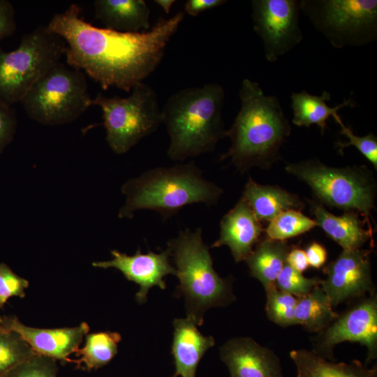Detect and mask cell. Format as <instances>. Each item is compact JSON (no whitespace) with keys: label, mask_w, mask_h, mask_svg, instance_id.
<instances>
[{"label":"cell","mask_w":377,"mask_h":377,"mask_svg":"<svg viewBox=\"0 0 377 377\" xmlns=\"http://www.w3.org/2000/svg\"><path fill=\"white\" fill-rule=\"evenodd\" d=\"M80 12L72 4L46 25L66 42V62L104 90L116 87L127 92L155 71L184 17L179 11L159 18L148 31L129 33L96 27L80 17Z\"/></svg>","instance_id":"1"},{"label":"cell","mask_w":377,"mask_h":377,"mask_svg":"<svg viewBox=\"0 0 377 377\" xmlns=\"http://www.w3.org/2000/svg\"><path fill=\"white\" fill-rule=\"evenodd\" d=\"M341 127L340 133L348 138V142H337L339 151L342 152L346 147H355L377 169V138L372 133L358 136L353 133L350 126H346L338 115L333 117Z\"/></svg>","instance_id":"32"},{"label":"cell","mask_w":377,"mask_h":377,"mask_svg":"<svg viewBox=\"0 0 377 377\" xmlns=\"http://www.w3.org/2000/svg\"><path fill=\"white\" fill-rule=\"evenodd\" d=\"M58 370L56 360L35 354L13 367L3 377H57Z\"/></svg>","instance_id":"31"},{"label":"cell","mask_w":377,"mask_h":377,"mask_svg":"<svg viewBox=\"0 0 377 377\" xmlns=\"http://www.w3.org/2000/svg\"><path fill=\"white\" fill-rule=\"evenodd\" d=\"M224 99V89L216 83L182 89L168 98L161 111L171 160L182 161L212 151L226 137Z\"/></svg>","instance_id":"3"},{"label":"cell","mask_w":377,"mask_h":377,"mask_svg":"<svg viewBox=\"0 0 377 377\" xmlns=\"http://www.w3.org/2000/svg\"><path fill=\"white\" fill-rule=\"evenodd\" d=\"M154 1L157 5H158L167 14L170 13L171 7L172 4L175 2V0H155Z\"/></svg>","instance_id":"39"},{"label":"cell","mask_w":377,"mask_h":377,"mask_svg":"<svg viewBox=\"0 0 377 377\" xmlns=\"http://www.w3.org/2000/svg\"><path fill=\"white\" fill-rule=\"evenodd\" d=\"M309 204L318 226L343 250L361 249L372 239L371 227H364L366 222L370 224L369 221L361 220L358 212L347 211L343 215L336 216L320 204L313 201H309Z\"/></svg>","instance_id":"19"},{"label":"cell","mask_w":377,"mask_h":377,"mask_svg":"<svg viewBox=\"0 0 377 377\" xmlns=\"http://www.w3.org/2000/svg\"><path fill=\"white\" fill-rule=\"evenodd\" d=\"M16 30L15 9L8 0H0V41L11 36Z\"/></svg>","instance_id":"35"},{"label":"cell","mask_w":377,"mask_h":377,"mask_svg":"<svg viewBox=\"0 0 377 377\" xmlns=\"http://www.w3.org/2000/svg\"><path fill=\"white\" fill-rule=\"evenodd\" d=\"M286 263L302 273L309 267L305 251L297 247L290 249L286 257Z\"/></svg>","instance_id":"38"},{"label":"cell","mask_w":377,"mask_h":377,"mask_svg":"<svg viewBox=\"0 0 377 377\" xmlns=\"http://www.w3.org/2000/svg\"><path fill=\"white\" fill-rule=\"evenodd\" d=\"M66 47L61 37L40 25L23 35L15 50L0 47V102L11 107L20 102L59 62Z\"/></svg>","instance_id":"6"},{"label":"cell","mask_w":377,"mask_h":377,"mask_svg":"<svg viewBox=\"0 0 377 377\" xmlns=\"http://www.w3.org/2000/svg\"><path fill=\"white\" fill-rule=\"evenodd\" d=\"M241 107L234 123L226 131L231 140L220 158H230L238 170L254 166L269 168L279 158V150L291 133L279 98L265 95L257 82L243 80L239 91Z\"/></svg>","instance_id":"2"},{"label":"cell","mask_w":377,"mask_h":377,"mask_svg":"<svg viewBox=\"0 0 377 377\" xmlns=\"http://www.w3.org/2000/svg\"><path fill=\"white\" fill-rule=\"evenodd\" d=\"M230 377H283L279 357L251 338H234L220 348Z\"/></svg>","instance_id":"16"},{"label":"cell","mask_w":377,"mask_h":377,"mask_svg":"<svg viewBox=\"0 0 377 377\" xmlns=\"http://www.w3.org/2000/svg\"><path fill=\"white\" fill-rule=\"evenodd\" d=\"M121 336L116 332H98L87 334L82 348L75 353L78 360H72L77 368L91 371L108 364L118 352Z\"/></svg>","instance_id":"26"},{"label":"cell","mask_w":377,"mask_h":377,"mask_svg":"<svg viewBox=\"0 0 377 377\" xmlns=\"http://www.w3.org/2000/svg\"><path fill=\"white\" fill-rule=\"evenodd\" d=\"M290 357L297 377H377L376 367L369 368L357 360L334 362L305 349L293 350Z\"/></svg>","instance_id":"22"},{"label":"cell","mask_w":377,"mask_h":377,"mask_svg":"<svg viewBox=\"0 0 377 377\" xmlns=\"http://www.w3.org/2000/svg\"><path fill=\"white\" fill-rule=\"evenodd\" d=\"M220 228L219 239L210 247L228 246L236 263L247 258L265 231L248 204L242 198L223 216Z\"/></svg>","instance_id":"17"},{"label":"cell","mask_w":377,"mask_h":377,"mask_svg":"<svg viewBox=\"0 0 377 377\" xmlns=\"http://www.w3.org/2000/svg\"><path fill=\"white\" fill-rule=\"evenodd\" d=\"M332 306L325 291L316 286L307 294L297 297L296 325H301L310 332L323 331L339 316Z\"/></svg>","instance_id":"25"},{"label":"cell","mask_w":377,"mask_h":377,"mask_svg":"<svg viewBox=\"0 0 377 377\" xmlns=\"http://www.w3.org/2000/svg\"><path fill=\"white\" fill-rule=\"evenodd\" d=\"M370 253L362 249L343 250L323 269L327 277L320 286L333 306L372 291Z\"/></svg>","instance_id":"13"},{"label":"cell","mask_w":377,"mask_h":377,"mask_svg":"<svg viewBox=\"0 0 377 377\" xmlns=\"http://www.w3.org/2000/svg\"><path fill=\"white\" fill-rule=\"evenodd\" d=\"M29 286L27 279L17 275L6 264L0 263V309L12 297H24Z\"/></svg>","instance_id":"33"},{"label":"cell","mask_w":377,"mask_h":377,"mask_svg":"<svg viewBox=\"0 0 377 377\" xmlns=\"http://www.w3.org/2000/svg\"><path fill=\"white\" fill-rule=\"evenodd\" d=\"M121 192L126 200L119 212L121 219H131L135 212L148 209L165 219L189 205H214L223 194L222 188L207 180L193 162L150 169L125 182Z\"/></svg>","instance_id":"4"},{"label":"cell","mask_w":377,"mask_h":377,"mask_svg":"<svg viewBox=\"0 0 377 377\" xmlns=\"http://www.w3.org/2000/svg\"><path fill=\"white\" fill-rule=\"evenodd\" d=\"M95 18L106 29L136 33L150 29V9L143 0H96Z\"/></svg>","instance_id":"20"},{"label":"cell","mask_w":377,"mask_h":377,"mask_svg":"<svg viewBox=\"0 0 377 377\" xmlns=\"http://www.w3.org/2000/svg\"><path fill=\"white\" fill-rule=\"evenodd\" d=\"M265 291L266 312L268 318L282 327L296 325L295 309L297 298L278 289L276 285L267 288Z\"/></svg>","instance_id":"29"},{"label":"cell","mask_w":377,"mask_h":377,"mask_svg":"<svg viewBox=\"0 0 377 377\" xmlns=\"http://www.w3.org/2000/svg\"><path fill=\"white\" fill-rule=\"evenodd\" d=\"M167 249L179 281L177 292L186 300L187 316L202 325L204 313L209 308L223 306L232 300L229 281L220 277L214 270L200 228L195 231L188 228L181 231L168 242Z\"/></svg>","instance_id":"5"},{"label":"cell","mask_w":377,"mask_h":377,"mask_svg":"<svg viewBox=\"0 0 377 377\" xmlns=\"http://www.w3.org/2000/svg\"><path fill=\"white\" fill-rule=\"evenodd\" d=\"M285 169L305 182L322 203L360 212L369 221L375 186L363 167L334 168L312 159L289 163Z\"/></svg>","instance_id":"9"},{"label":"cell","mask_w":377,"mask_h":377,"mask_svg":"<svg viewBox=\"0 0 377 377\" xmlns=\"http://www.w3.org/2000/svg\"><path fill=\"white\" fill-rule=\"evenodd\" d=\"M322 281L316 277H305L302 272L286 263L278 275L275 284L278 289L298 297L320 286Z\"/></svg>","instance_id":"30"},{"label":"cell","mask_w":377,"mask_h":377,"mask_svg":"<svg viewBox=\"0 0 377 377\" xmlns=\"http://www.w3.org/2000/svg\"><path fill=\"white\" fill-rule=\"evenodd\" d=\"M111 254L113 258L110 260L94 262L92 265L103 269H117L126 279L139 285L140 290L135 294V299L140 304L147 301L151 288L158 286L162 290L165 289L163 278L168 274H176L167 249L159 253L149 251L143 254L139 249L133 256L117 250L112 251Z\"/></svg>","instance_id":"14"},{"label":"cell","mask_w":377,"mask_h":377,"mask_svg":"<svg viewBox=\"0 0 377 377\" xmlns=\"http://www.w3.org/2000/svg\"><path fill=\"white\" fill-rule=\"evenodd\" d=\"M83 71L58 62L45 73L21 99L28 116L46 125L77 119L91 105Z\"/></svg>","instance_id":"7"},{"label":"cell","mask_w":377,"mask_h":377,"mask_svg":"<svg viewBox=\"0 0 377 377\" xmlns=\"http://www.w3.org/2000/svg\"><path fill=\"white\" fill-rule=\"evenodd\" d=\"M301 11L335 48L377 38L376 0H301Z\"/></svg>","instance_id":"10"},{"label":"cell","mask_w":377,"mask_h":377,"mask_svg":"<svg viewBox=\"0 0 377 377\" xmlns=\"http://www.w3.org/2000/svg\"><path fill=\"white\" fill-rule=\"evenodd\" d=\"M17 127L15 110L0 102V154L13 140Z\"/></svg>","instance_id":"34"},{"label":"cell","mask_w":377,"mask_h":377,"mask_svg":"<svg viewBox=\"0 0 377 377\" xmlns=\"http://www.w3.org/2000/svg\"><path fill=\"white\" fill-rule=\"evenodd\" d=\"M321 332L316 353L333 360V349L338 343L358 342L367 348V366L377 356L376 297L361 301Z\"/></svg>","instance_id":"12"},{"label":"cell","mask_w":377,"mask_h":377,"mask_svg":"<svg viewBox=\"0 0 377 377\" xmlns=\"http://www.w3.org/2000/svg\"><path fill=\"white\" fill-rule=\"evenodd\" d=\"M309 266L318 269L321 267L327 260V251L320 243L313 242L308 245L304 251Z\"/></svg>","instance_id":"36"},{"label":"cell","mask_w":377,"mask_h":377,"mask_svg":"<svg viewBox=\"0 0 377 377\" xmlns=\"http://www.w3.org/2000/svg\"><path fill=\"white\" fill-rule=\"evenodd\" d=\"M251 7L253 29L263 42L268 61H276L302 42L300 1L253 0Z\"/></svg>","instance_id":"11"},{"label":"cell","mask_w":377,"mask_h":377,"mask_svg":"<svg viewBox=\"0 0 377 377\" xmlns=\"http://www.w3.org/2000/svg\"><path fill=\"white\" fill-rule=\"evenodd\" d=\"M318 226L313 220L297 209L283 212L269 221L265 230L267 238L273 240L286 241Z\"/></svg>","instance_id":"27"},{"label":"cell","mask_w":377,"mask_h":377,"mask_svg":"<svg viewBox=\"0 0 377 377\" xmlns=\"http://www.w3.org/2000/svg\"><path fill=\"white\" fill-rule=\"evenodd\" d=\"M91 105L101 108L106 141L117 154L126 153L163 124L156 94L144 82L135 85L126 98L99 93L91 99Z\"/></svg>","instance_id":"8"},{"label":"cell","mask_w":377,"mask_h":377,"mask_svg":"<svg viewBox=\"0 0 377 377\" xmlns=\"http://www.w3.org/2000/svg\"><path fill=\"white\" fill-rule=\"evenodd\" d=\"M291 108L293 111V123L297 126L309 127L316 124L320 127L323 134L327 127V121L330 117L338 115L337 111L350 106L355 108L356 103L350 97L335 107H330L327 103L331 99V94L323 91L320 96L309 94L306 91L292 93Z\"/></svg>","instance_id":"23"},{"label":"cell","mask_w":377,"mask_h":377,"mask_svg":"<svg viewBox=\"0 0 377 377\" xmlns=\"http://www.w3.org/2000/svg\"><path fill=\"white\" fill-rule=\"evenodd\" d=\"M225 0H188L185 3L186 13L193 17L200 13L225 3Z\"/></svg>","instance_id":"37"},{"label":"cell","mask_w":377,"mask_h":377,"mask_svg":"<svg viewBox=\"0 0 377 377\" xmlns=\"http://www.w3.org/2000/svg\"><path fill=\"white\" fill-rule=\"evenodd\" d=\"M290 249L286 241L267 237L260 241L244 260L251 276L260 281L265 289L276 285Z\"/></svg>","instance_id":"24"},{"label":"cell","mask_w":377,"mask_h":377,"mask_svg":"<svg viewBox=\"0 0 377 377\" xmlns=\"http://www.w3.org/2000/svg\"><path fill=\"white\" fill-rule=\"evenodd\" d=\"M259 221L269 222L288 209H302L300 198L279 186L262 185L251 177L245 185L242 197Z\"/></svg>","instance_id":"21"},{"label":"cell","mask_w":377,"mask_h":377,"mask_svg":"<svg viewBox=\"0 0 377 377\" xmlns=\"http://www.w3.org/2000/svg\"><path fill=\"white\" fill-rule=\"evenodd\" d=\"M190 316L173 321L174 332L171 353L175 372L173 377H195L198 364L205 353L215 343L211 336H204Z\"/></svg>","instance_id":"18"},{"label":"cell","mask_w":377,"mask_h":377,"mask_svg":"<svg viewBox=\"0 0 377 377\" xmlns=\"http://www.w3.org/2000/svg\"><path fill=\"white\" fill-rule=\"evenodd\" d=\"M35 354L17 333L0 329V377Z\"/></svg>","instance_id":"28"},{"label":"cell","mask_w":377,"mask_h":377,"mask_svg":"<svg viewBox=\"0 0 377 377\" xmlns=\"http://www.w3.org/2000/svg\"><path fill=\"white\" fill-rule=\"evenodd\" d=\"M0 329L17 333L36 354L62 362H72L69 355L76 352L89 331L87 323L56 329L29 327L15 316H0Z\"/></svg>","instance_id":"15"}]
</instances>
